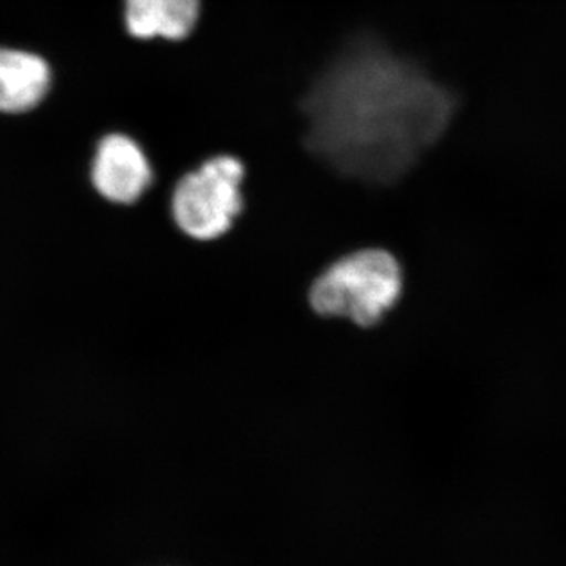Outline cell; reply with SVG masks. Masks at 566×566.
Instances as JSON below:
<instances>
[{
  "label": "cell",
  "instance_id": "obj_1",
  "mask_svg": "<svg viewBox=\"0 0 566 566\" xmlns=\"http://www.w3.org/2000/svg\"><path fill=\"white\" fill-rule=\"evenodd\" d=\"M453 88L412 55L357 36L316 74L301 102L308 153L348 180L389 186L453 125Z\"/></svg>",
  "mask_w": 566,
  "mask_h": 566
},
{
  "label": "cell",
  "instance_id": "obj_2",
  "mask_svg": "<svg viewBox=\"0 0 566 566\" xmlns=\"http://www.w3.org/2000/svg\"><path fill=\"white\" fill-rule=\"evenodd\" d=\"M403 289V268L394 253L357 249L335 256L316 274L307 303L318 318L368 329L394 311Z\"/></svg>",
  "mask_w": 566,
  "mask_h": 566
},
{
  "label": "cell",
  "instance_id": "obj_3",
  "mask_svg": "<svg viewBox=\"0 0 566 566\" xmlns=\"http://www.w3.org/2000/svg\"><path fill=\"white\" fill-rule=\"evenodd\" d=\"M248 167L240 156L216 153L186 170L169 192L175 229L193 243L211 244L233 232L245 211Z\"/></svg>",
  "mask_w": 566,
  "mask_h": 566
},
{
  "label": "cell",
  "instance_id": "obj_4",
  "mask_svg": "<svg viewBox=\"0 0 566 566\" xmlns=\"http://www.w3.org/2000/svg\"><path fill=\"white\" fill-rule=\"evenodd\" d=\"M91 180L104 202L120 208L137 207L155 188V164L132 134L109 133L96 144Z\"/></svg>",
  "mask_w": 566,
  "mask_h": 566
},
{
  "label": "cell",
  "instance_id": "obj_5",
  "mask_svg": "<svg viewBox=\"0 0 566 566\" xmlns=\"http://www.w3.org/2000/svg\"><path fill=\"white\" fill-rule=\"evenodd\" d=\"M202 0H122L126 35L140 43H182L199 29Z\"/></svg>",
  "mask_w": 566,
  "mask_h": 566
},
{
  "label": "cell",
  "instance_id": "obj_6",
  "mask_svg": "<svg viewBox=\"0 0 566 566\" xmlns=\"http://www.w3.org/2000/svg\"><path fill=\"white\" fill-rule=\"evenodd\" d=\"M51 87L46 61L29 52L0 50V111L17 114L39 106Z\"/></svg>",
  "mask_w": 566,
  "mask_h": 566
}]
</instances>
